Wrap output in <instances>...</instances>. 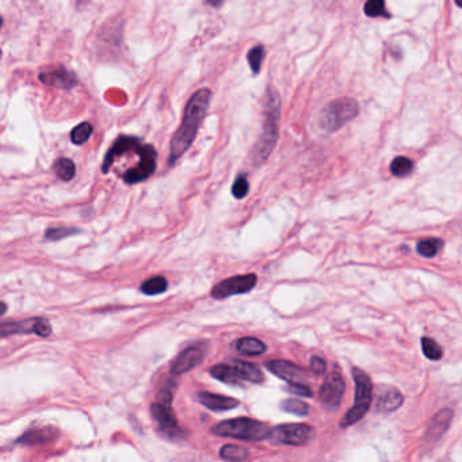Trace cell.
Returning <instances> with one entry per match:
<instances>
[{"label":"cell","mask_w":462,"mask_h":462,"mask_svg":"<svg viewBox=\"0 0 462 462\" xmlns=\"http://www.w3.org/2000/svg\"><path fill=\"white\" fill-rule=\"evenodd\" d=\"M211 99V91L207 89H198L185 107L182 125L177 133L174 134L170 145L168 164L174 165L179 159L193 145L194 140L198 134V129L208 113L209 104Z\"/></svg>","instance_id":"6da1fadb"},{"label":"cell","mask_w":462,"mask_h":462,"mask_svg":"<svg viewBox=\"0 0 462 462\" xmlns=\"http://www.w3.org/2000/svg\"><path fill=\"white\" fill-rule=\"evenodd\" d=\"M281 117V98L274 86H268L265 95V121L262 134L253 148L255 164H263L273 153L278 141V123Z\"/></svg>","instance_id":"7a4b0ae2"},{"label":"cell","mask_w":462,"mask_h":462,"mask_svg":"<svg viewBox=\"0 0 462 462\" xmlns=\"http://www.w3.org/2000/svg\"><path fill=\"white\" fill-rule=\"evenodd\" d=\"M271 430L266 423L253 420L248 417H238L232 420H224L211 427V434L217 436H228L241 441L258 442L268 439Z\"/></svg>","instance_id":"3957f363"},{"label":"cell","mask_w":462,"mask_h":462,"mask_svg":"<svg viewBox=\"0 0 462 462\" xmlns=\"http://www.w3.org/2000/svg\"><path fill=\"white\" fill-rule=\"evenodd\" d=\"M353 377H354V383H356V402L343 417L342 422H341L342 427H348V426L356 424L368 414V411L372 405L373 384L370 377L358 368L353 369Z\"/></svg>","instance_id":"277c9868"},{"label":"cell","mask_w":462,"mask_h":462,"mask_svg":"<svg viewBox=\"0 0 462 462\" xmlns=\"http://www.w3.org/2000/svg\"><path fill=\"white\" fill-rule=\"evenodd\" d=\"M213 378L228 385H240L243 381L260 384L265 380L262 370L253 363L233 361V365H216L210 369Z\"/></svg>","instance_id":"5b68a950"},{"label":"cell","mask_w":462,"mask_h":462,"mask_svg":"<svg viewBox=\"0 0 462 462\" xmlns=\"http://www.w3.org/2000/svg\"><path fill=\"white\" fill-rule=\"evenodd\" d=\"M359 104L356 99L341 98L327 104L320 116V126L327 132H336L347 122L356 119Z\"/></svg>","instance_id":"8992f818"},{"label":"cell","mask_w":462,"mask_h":462,"mask_svg":"<svg viewBox=\"0 0 462 462\" xmlns=\"http://www.w3.org/2000/svg\"><path fill=\"white\" fill-rule=\"evenodd\" d=\"M314 435L312 426L304 423H289L281 424L271 430L268 441L278 445L302 446L308 444Z\"/></svg>","instance_id":"52a82bcc"},{"label":"cell","mask_w":462,"mask_h":462,"mask_svg":"<svg viewBox=\"0 0 462 462\" xmlns=\"http://www.w3.org/2000/svg\"><path fill=\"white\" fill-rule=\"evenodd\" d=\"M145 148H147V144H144L138 137L126 136V134L119 136L104 155L102 172L107 174L109 170L111 168V165L116 163V160L119 158H123L126 155H137L138 158H141Z\"/></svg>","instance_id":"ba28073f"},{"label":"cell","mask_w":462,"mask_h":462,"mask_svg":"<svg viewBox=\"0 0 462 462\" xmlns=\"http://www.w3.org/2000/svg\"><path fill=\"white\" fill-rule=\"evenodd\" d=\"M256 282H258L256 274L235 275L214 285L210 292V296L216 299H224L236 295H244L251 292L256 286Z\"/></svg>","instance_id":"9c48e42d"},{"label":"cell","mask_w":462,"mask_h":462,"mask_svg":"<svg viewBox=\"0 0 462 462\" xmlns=\"http://www.w3.org/2000/svg\"><path fill=\"white\" fill-rule=\"evenodd\" d=\"M156 165H158V152L153 145L147 144V148L141 155L138 164L129 168L123 174H121V178L128 185H136V183L144 182L155 174Z\"/></svg>","instance_id":"30bf717a"},{"label":"cell","mask_w":462,"mask_h":462,"mask_svg":"<svg viewBox=\"0 0 462 462\" xmlns=\"http://www.w3.org/2000/svg\"><path fill=\"white\" fill-rule=\"evenodd\" d=\"M150 412L164 434H167L168 436H172V438H178V436L185 435V431L180 429L178 419L175 417V412L172 411L170 402H153L150 405Z\"/></svg>","instance_id":"8fae6325"},{"label":"cell","mask_w":462,"mask_h":462,"mask_svg":"<svg viewBox=\"0 0 462 462\" xmlns=\"http://www.w3.org/2000/svg\"><path fill=\"white\" fill-rule=\"evenodd\" d=\"M0 334L3 338L14 334H35L38 336H49L52 334V326L45 319H28L23 321L1 323Z\"/></svg>","instance_id":"7c38bea8"},{"label":"cell","mask_w":462,"mask_h":462,"mask_svg":"<svg viewBox=\"0 0 462 462\" xmlns=\"http://www.w3.org/2000/svg\"><path fill=\"white\" fill-rule=\"evenodd\" d=\"M207 356L205 344H193L185 348L178 357L171 363L170 372L172 375H179L193 370L194 368L199 366Z\"/></svg>","instance_id":"4fadbf2b"},{"label":"cell","mask_w":462,"mask_h":462,"mask_svg":"<svg viewBox=\"0 0 462 462\" xmlns=\"http://www.w3.org/2000/svg\"><path fill=\"white\" fill-rule=\"evenodd\" d=\"M344 390L346 385L342 375L338 372H332L328 374L326 381L321 385L320 400L329 409H338L342 402Z\"/></svg>","instance_id":"5bb4252c"},{"label":"cell","mask_w":462,"mask_h":462,"mask_svg":"<svg viewBox=\"0 0 462 462\" xmlns=\"http://www.w3.org/2000/svg\"><path fill=\"white\" fill-rule=\"evenodd\" d=\"M38 79L41 83H44L45 86H50L55 89H71L77 84L76 75L64 65L41 71L38 75Z\"/></svg>","instance_id":"9a60e30c"},{"label":"cell","mask_w":462,"mask_h":462,"mask_svg":"<svg viewBox=\"0 0 462 462\" xmlns=\"http://www.w3.org/2000/svg\"><path fill=\"white\" fill-rule=\"evenodd\" d=\"M268 369L270 372L274 373L277 377L287 381L289 384H302V381L307 378L308 374L305 369L282 359L268 361Z\"/></svg>","instance_id":"2e32d148"},{"label":"cell","mask_w":462,"mask_h":462,"mask_svg":"<svg viewBox=\"0 0 462 462\" xmlns=\"http://www.w3.org/2000/svg\"><path fill=\"white\" fill-rule=\"evenodd\" d=\"M195 399L211 411H229V409H235L240 404L236 399L210 393V392H198L195 395Z\"/></svg>","instance_id":"e0dca14e"},{"label":"cell","mask_w":462,"mask_h":462,"mask_svg":"<svg viewBox=\"0 0 462 462\" xmlns=\"http://www.w3.org/2000/svg\"><path fill=\"white\" fill-rule=\"evenodd\" d=\"M453 420V411L451 409H442L439 411L435 417H432L429 427H427V434L426 438L427 441H436L439 439L445 432L447 431L450 423Z\"/></svg>","instance_id":"ac0fdd59"},{"label":"cell","mask_w":462,"mask_h":462,"mask_svg":"<svg viewBox=\"0 0 462 462\" xmlns=\"http://www.w3.org/2000/svg\"><path fill=\"white\" fill-rule=\"evenodd\" d=\"M402 395L395 387H387L384 392L380 393L378 400L375 404V409L378 412L383 414H387V412H393L396 409L400 408L402 404Z\"/></svg>","instance_id":"d6986e66"},{"label":"cell","mask_w":462,"mask_h":462,"mask_svg":"<svg viewBox=\"0 0 462 462\" xmlns=\"http://www.w3.org/2000/svg\"><path fill=\"white\" fill-rule=\"evenodd\" d=\"M57 436V431L53 427H41V429H31L25 432L16 442L22 445H40L49 441H53Z\"/></svg>","instance_id":"ffe728a7"},{"label":"cell","mask_w":462,"mask_h":462,"mask_svg":"<svg viewBox=\"0 0 462 462\" xmlns=\"http://www.w3.org/2000/svg\"><path fill=\"white\" fill-rule=\"evenodd\" d=\"M236 350L243 356H260L266 353L268 346L256 338H241L236 342Z\"/></svg>","instance_id":"44dd1931"},{"label":"cell","mask_w":462,"mask_h":462,"mask_svg":"<svg viewBox=\"0 0 462 462\" xmlns=\"http://www.w3.org/2000/svg\"><path fill=\"white\" fill-rule=\"evenodd\" d=\"M140 289L145 296H158L168 289V282L162 275H156V277L145 280L144 282L141 283Z\"/></svg>","instance_id":"7402d4cb"},{"label":"cell","mask_w":462,"mask_h":462,"mask_svg":"<svg viewBox=\"0 0 462 462\" xmlns=\"http://www.w3.org/2000/svg\"><path fill=\"white\" fill-rule=\"evenodd\" d=\"M53 170H55L56 177L64 182L72 180L75 178V174H76V165L68 158H59L53 164Z\"/></svg>","instance_id":"603a6c76"},{"label":"cell","mask_w":462,"mask_h":462,"mask_svg":"<svg viewBox=\"0 0 462 462\" xmlns=\"http://www.w3.org/2000/svg\"><path fill=\"white\" fill-rule=\"evenodd\" d=\"M250 453L246 447L238 446V445H224L220 450V457L225 461L243 462L248 458Z\"/></svg>","instance_id":"cb8c5ba5"},{"label":"cell","mask_w":462,"mask_h":462,"mask_svg":"<svg viewBox=\"0 0 462 462\" xmlns=\"http://www.w3.org/2000/svg\"><path fill=\"white\" fill-rule=\"evenodd\" d=\"M444 247V241L441 238H430L420 240L417 243V253L424 258H434Z\"/></svg>","instance_id":"d4e9b609"},{"label":"cell","mask_w":462,"mask_h":462,"mask_svg":"<svg viewBox=\"0 0 462 462\" xmlns=\"http://www.w3.org/2000/svg\"><path fill=\"white\" fill-rule=\"evenodd\" d=\"M80 232L82 231L79 228H74V226H52V228L46 229L45 240L46 241H60L62 238L74 236Z\"/></svg>","instance_id":"484cf974"},{"label":"cell","mask_w":462,"mask_h":462,"mask_svg":"<svg viewBox=\"0 0 462 462\" xmlns=\"http://www.w3.org/2000/svg\"><path fill=\"white\" fill-rule=\"evenodd\" d=\"M265 55H266V50H265L263 45H255L248 50L247 61L250 64V68H251L253 75H258L260 72V68H262V64H263V60H265Z\"/></svg>","instance_id":"4316f807"},{"label":"cell","mask_w":462,"mask_h":462,"mask_svg":"<svg viewBox=\"0 0 462 462\" xmlns=\"http://www.w3.org/2000/svg\"><path fill=\"white\" fill-rule=\"evenodd\" d=\"M414 170V163L411 159L405 158V156H399L396 159H393V162L390 163V172L395 177H407L408 174H411Z\"/></svg>","instance_id":"83f0119b"},{"label":"cell","mask_w":462,"mask_h":462,"mask_svg":"<svg viewBox=\"0 0 462 462\" xmlns=\"http://www.w3.org/2000/svg\"><path fill=\"white\" fill-rule=\"evenodd\" d=\"M92 131L94 129L89 122H82L71 132V141L74 143L75 145H83L89 141V137L92 136Z\"/></svg>","instance_id":"f1b7e54d"},{"label":"cell","mask_w":462,"mask_h":462,"mask_svg":"<svg viewBox=\"0 0 462 462\" xmlns=\"http://www.w3.org/2000/svg\"><path fill=\"white\" fill-rule=\"evenodd\" d=\"M422 348L424 356L431 361H439L442 358V347L431 338L422 339Z\"/></svg>","instance_id":"f546056e"},{"label":"cell","mask_w":462,"mask_h":462,"mask_svg":"<svg viewBox=\"0 0 462 462\" xmlns=\"http://www.w3.org/2000/svg\"><path fill=\"white\" fill-rule=\"evenodd\" d=\"M282 408L289 412V414H293V415H298V417H305L308 412H309V407L308 404H305L301 400H297V399H287L282 402Z\"/></svg>","instance_id":"4dcf8cb0"},{"label":"cell","mask_w":462,"mask_h":462,"mask_svg":"<svg viewBox=\"0 0 462 462\" xmlns=\"http://www.w3.org/2000/svg\"><path fill=\"white\" fill-rule=\"evenodd\" d=\"M363 11H365V14L368 15V16H372V18L387 15V6H385V1H383V0H370V1H368L365 4V7H363Z\"/></svg>","instance_id":"1f68e13d"},{"label":"cell","mask_w":462,"mask_h":462,"mask_svg":"<svg viewBox=\"0 0 462 462\" xmlns=\"http://www.w3.org/2000/svg\"><path fill=\"white\" fill-rule=\"evenodd\" d=\"M248 190H250V183L247 180V177L238 175L232 185V195L236 199H243L248 194Z\"/></svg>","instance_id":"d6a6232c"},{"label":"cell","mask_w":462,"mask_h":462,"mask_svg":"<svg viewBox=\"0 0 462 462\" xmlns=\"http://www.w3.org/2000/svg\"><path fill=\"white\" fill-rule=\"evenodd\" d=\"M287 390L296 396H301V397H312V389L308 385L304 384H289Z\"/></svg>","instance_id":"836d02e7"},{"label":"cell","mask_w":462,"mask_h":462,"mask_svg":"<svg viewBox=\"0 0 462 462\" xmlns=\"http://www.w3.org/2000/svg\"><path fill=\"white\" fill-rule=\"evenodd\" d=\"M311 369H312L314 374L321 375L327 370V363H326V361L323 358L312 357L311 358Z\"/></svg>","instance_id":"e575fe53"},{"label":"cell","mask_w":462,"mask_h":462,"mask_svg":"<svg viewBox=\"0 0 462 462\" xmlns=\"http://www.w3.org/2000/svg\"><path fill=\"white\" fill-rule=\"evenodd\" d=\"M1 307H3V311H1V313L4 314L6 311H7V305H6V302H1Z\"/></svg>","instance_id":"d590c367"},{"label":"cell","mask_w":462,"mask_h":462,"mask_svg":"<svg viewBox=\"0 0 462 462\" xmlns=\"http://www.w3.org/2000/svg\"><path fill=\"white\" fill-rule=\"evenodd\" d=\"M456 4H457V6H461L462 7V1H456Z\"/></svg>","instance_id":"8d00e7d4"}]
</instances>
